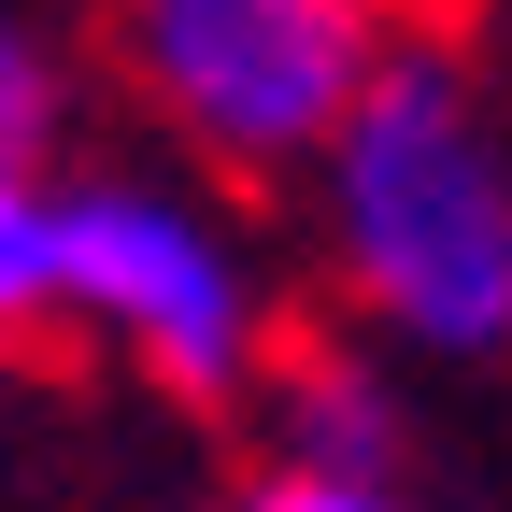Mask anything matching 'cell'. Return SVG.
Instances as JSON below:
<instances>
[{
  "instance_id": "cell-3",
  "label": "cell",
  "mask_w": 512,
  "mask_h": 512,
  "mask_svg": "<svg viewBox=\"0 0 512 512\" xmlns=\"http://www.w3.org/2000/svg\"><path fill=\"white\" fill-rule=\"evenodd\" d=\"M72 29L157 157L228 185H299V157L413 29V0H72Z\"/></svg>"
},
{
  "instance_id": "cell-2",
  "label": "cell",
  "mask_w": 512,
  "mask_h": 512,
  "mask_svg": "<svg viewBox=\"0 0 512 512\" xmlns=\"http://www.w3.org/2000/svg\"><path fill=\"white\" fill-rule=\"evenodd\" d=\"M29 342H72L100 384L214 427L299 342V256L271 242L256 185H228V171H185V157H57L43 328Z\"/></svg>"
},
{
  "instance_id": "cell-7",
  "label": "cell",
  "mask_w": 512,
  "mask_h": 512,
  "mask_svg": "<svg viewBox=\"0 0 512 512\" xmlns=\"http://www.w3.org/2000/svg\"><path fill=\"white\" fill-rule=\"evenodd\" d=\"M0 456H15V370H0Z\"/></svg>"
},
{
  "instance_id": "cell-8",
  "label": "cell",
  "mask_w": 512,
  "mask_h": 512,
  "mask_svg": "<svg viewBox=\"0 0 512 512\" xmlns=\"http://www.w3.org/2000/svg\"><path fill=\"white\" fill-rule=\"evenodd\" d=\"M498 29H512V0H498Z\"/></svg>"
},
{
  "instance_id": "cell-6",
  "label": "cell",
  "mask_w": 512,
  "mask_h": 512,
  "mask_svg": "<svg viewBox=\"0 0 512 512\" xmlns=\"http://www.w3.org/2000/svg\"><path fill=\"white\" fill-rule=\"evenodd\" d=\"M214 512H427L413 470H313V456H256Z\"/></svg>"
},
{
  "instance_id": "cell-4",
  "label": "cell",
  "mask_w": 512,
  "mask_h": 512,
  "mask_svg": "<svg viewBox=\"0 0 512 512\" xmlns=\"http://www.w3.org/2000/svg\"><path fill=\"white\" fill-rule=\"evenodd\" d=\"M72 86H86L72 0H0V356L43 328V214H57Z\"/></svg>"
},
{
  "instance_id": "cell-1",
  "label": "cell",
  "mask_w": 512,
  "mask_h": 512,
  "mask_svg": "<svg viewBox=\"0 0 512 512\" xmlns=\"http://www.w3.org/2000/svg\"><path fill=\"white\" fill-rule=\"evenodd\" d=\"M299 256L399 370H512V86L399 29L299 157Z\"/></svg>"
},
{
  "instance_id": "cell-5",
  "label": "cell",
  "mask_w": 512,
  "mask_h": 512,
  "mask_svg": "<svg viewBox=\"0 0 512 512\" xmlns=\"http://www.w3.org/2000/svg\"><path fill=\"white\" fill-rule=\"evenodd\" d=\"M256 456H313V470H413V399H399V356L342 342H285L271 384H256Z\"/></svg>"
}]
</instances>
